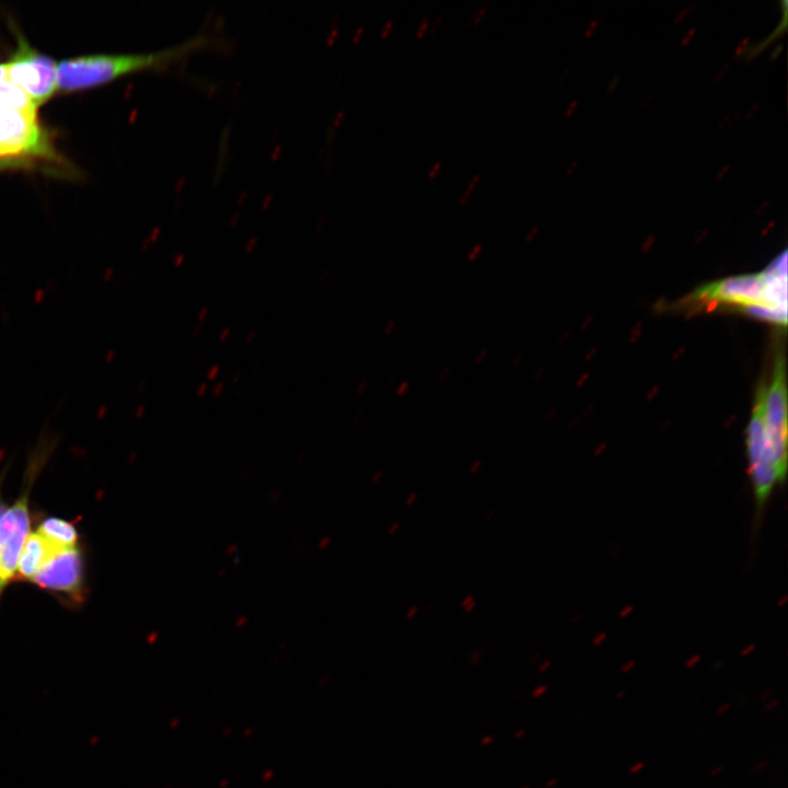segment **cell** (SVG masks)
Masks as SVG:
<instances>
[{"label": "cell", "mask_w": 788, "mask_h": 788, "mask_svg": "<svg viewBox=\"0 0 788 788\" xmlns=\"http://www.w3.org/2000/svg\"><path fill=\"white\" fill-rule=\"evenodd\" d=\"M772 695H773V690H766L764 692H761L757 698L761 702H767L770 699Z\"/></svg>", "instance_id": "obj_16"}, {"label": "cell", "mask_w": 788, "mask_h": 788, "mask_svg": "<svg viewBox=\"0 0 788 788\" xmlns=\"http://www.w3.org/2000/svg\"><path fill=\"white\" fill-rule=\"evenodd\" d=\"M626 695V690H621L616 693L615 698L621 699Z\"/></svg>", "instance_id": "obj_24"}, {"label": "cell", "mask_w": 788, "mask_h": 788, "mask_svg": "<svg viewBox=\"0 0 788 788\" xmlns=\"http://www.w3.org/2000/svg\"><path fill=\"white\" fill-rule=\"evenodd\" d=\"M768 764H769V760H768V758H765V760L760 761V762L753 767L752 773L756 774V773H760V772L764 770V769L768 766Z\"/></svg>", "instance_id": "obj_14"}, {"label": "cell", "mask_w": 788, "mask_h": 788, "mask_svg": "<svg viewBox=\"0 0 788 788\" xmlns=\"http://www.w3.org/2000/svg\"><path fill=\"white\" fill-rule=\"evenodd\" d=\"M485 10H486L485 8H482V9L479 10V12H478V13L476 14V16H475L476 20L474 21V23H477V22L480 20V18H482L483 14L485 13Z\"/></svg>", "instance_id": "obj_22"}, {"label": "cell", "mask_w": 788, "mask_h": 788, "mask_svg": "<svg viewBox=\"0 0 788 788\" xmlns=\"http://www.w3.org/2000/svg\"><path fill=\"white\" fill-rule=\"evenodd\" d=\"M779 705H780V699H779V698H770V699L767 700V703L765 704L764 709H765L766 711H772V710L776 709Z\"/></svg>", "instance_id": "obj_13"}, {"label": "cell", "mask_w": 788, "mask_h": 788, "mask_svg": "<svg viewBox=\"0 0 788 788\" xmlns=\"http://www.w3.org/2000/svg\"><path fill=\"white\" fill-rule=\"evenodd\" d=\"M392 25H393V21H389V22L384 25L383 31L381 32V36H382V37H386V36H387L389 31L392 28Z\"/></svg>", "instance_id": "obj_20"}, {"label": "cell", "mask_w": 788, "mask_h": 788, "mask_svg": "<svg viewBox=\"0 0 788 788\" xmlns=\"http://www.w3.org/2000/svg\"><path fill=\"white\" fill-rule=\"evenodd\" d=\"M730 708H731V704L729 702L722 703L720 706L717 707L716 714L718 716H721V715L726 714L727 711H729Z\"/></svg>", "instance_id": "obj_15"}, {"label": "cell", "mask_w": 788, "mask_h": 788, "mask_svg": "<svg viewBox=\"0 0 788 788\" xmlns=\"http://www.w3.org/2000/svg\"><path fill=\"white\" fill-rule=\"evenodd\" d=\"M37 587L62 595L72 603L84 599V564L77 547L54 553L31 579Z\"/></svg>", "instance_id": "obj_6"}, {"label": "cell", "mask_w": 788, "mask_h": 788, "mask_svg": "<svg viewBox=\"0 0 788 788\" xmlns=\"http://www.w3.org/2000/svg\"><path fill=\"white\" fill-rule=\"evenodd\" d=\"M56 445L51 437L46 434L39 437L28 456L24 489L0 517V596L18 571L20 555L28 536V502L32 486Z\"/></svg>", "instance_id": "obj_2"}, {"label": "cell", "mask_w": 788, "mask_h": 788, "mask_svg": "<svg viewBox=\"0 0 788 788\" xmlns=\"http://www.w3.org/2000/svg\"><path fill=\"white\" fill-rule=\"evenodd\" d=\"M18 47L5 65V79L20 88L38 107L57 90V65L49 56L34 49L21 33Z\"/></svg>", "instance_id": "obj_3"}, {"label": "cell", "mask_w": 788, "mask_h": 788, "mask_svg": "<svg viewBox=\"0 0 788 788\" xmlns=\"http://www.w3.org/2000/svg\"><path fill=\"white\" fill-rule=\"evenodd\" d=\"M427 27H428V20H427V18H425L417 30V37H421Z\"/></svg>", "instance_id": "obj_17"}, {"label": "cell", "mask_w": 788, "mask_h": 788, "mask_svg": "<svg viewBox=\"0 0 788 788\" xmlns=\"http://www.w3.org/2000/svg\"><path fill=\"white\" fill-rule=\"evenodd\" d=\"M743 311L754 317H758L762 320H766L769 322H773L778 325L786 326L787 324V311L780 310L770 305H762V304H755V305H749L745 308H742Z\"/></svg>", "instance_id": "obj_10"}, {"label": "cell", "mask_w": 788, "mask_h": 788, "mask_svg": "<svg viewBox=\"0 0 788 788\" xmlns=\"http://www.w3.org/2000/svg\"><path fill=\"white\" fill-rule=\"evenodd\" d=\"M644 768H645V763H644V762H636V763L631 764V765L628 767V773H629L630 775H637V774H639Z\"/></svg>", "instance_id": "obj_12"}, {"label": "cell", "mask_w": 788, "mask_h": 788, "mask_svg": "<svg viewBox=\"0 0 788 788\" xmlns=\"http://www.w3.org/2000/svg\"><path fill=\"white\" fill-rule=\"evenodd\" d=\"M215 35L199 31L177 44L149 53L99 54L65 59L57 65V90L69 93L100 86L134 72L167 70L194 51L220 46V39Z\"/></svg>", "instance_id": "obj_1"}, {"label": "cell", "mask_w": 788, "mask_h": 788, "mask_svg": "<svg viewBox=\"0 0 788 788\" xmlns=\"http://www.w3.org/2000/svg\"><path fill=\"white\" fill-rule=\"evenodd\" d=\"M633 665H634V662H628L627 664H625V665L623 667L622 671H623L624 673H626V672H628V671L633 668Z\"/></svg>", "instance_id": "obj_23"}, {"label": "cell", "mask_w": 788, "mask_h": 788, "mask_svg": "<svg viewBox=\"0 0 788 788\" xmlns=\"http://www.w3.org/2000/svg\"><path fill=\"white\" fill-rule=\"evenodd\" d=\"M36 533L61 549L78 546L79 533L76 526L61 518L47 517L43 519Z\"/></svg>", "instance_id": "obj_9"}, {"label": "cell", "mask_w": 788, "mask_h": 788, "mask_svg": "<svg viewBox=\"0 0 788 788\" xmlns=\"http://www.w3.org/2000/svg\"><path fill=\"white\" fill-rule=\"evenodd\" d=\"M478 179H479V174L474 175V177L471 179V182L468 183V186H467L465 193H464L463 196L460 198V204H461V205L464 204V202L467 200V198H468L472 189L475 187V185H476V183H477Z\"/></svg>", "instance_id": "obj_11"}, {"label": "cell", "mask_w": 788, "mask_h": 788, "mask_svg": "<svg viewBox=\"0 0 788 788\" xmlns=\"http://www.w3.org/2000/svg\"><path fill=\"white\" fill-rule=\"evenodd\" d=\"M439 170H440V163H436L433 165V167L428 172V176L433 177Z\"/></svg>", "instance_id": "obj_21"}, {"label": "cell", "mask_w": 788, "mask_h": 788, "mask_svg": "<svg viewBox=\"0 0 788 788\" xmlns=\"http://www.w3.org/2000/svg\"><path fill=\"white\" fill-rule=\"evenodd\" d=\"M764 428L777 480L784 482L787 472V385L786 359L781 351L776 354L772 380L765 389Z\"/></svg>", "instance_id": "obj_4"}, {"label": "cell", "mask_w": 788, "mask_h": 788, "mask_svg": "<svg viewBox=\"0 0 788 788\" xmlns=\"http://www.w3.org/2000/svg\"><path fill=\"white\" fill-rule=\"evenodd\" d=\"M723 770H725V767L722 765H717L709 770V775L711 777H716V776L720 775Z\"/></svg>", "instance_id": "obj_18"}, {"label": "cell", "mask_w": 788, "mask_h": 788, "mask_svg": "<svg viewBox=\"0 0 788 788\" xmlns=\"http://www.w3.org/2000/svg\"><path fill=\"white\" fill-rule=\"evenodd\" d=\"M59 549L61 548L54 546L38 533L28 534L19 559V576L31 580L46 560Z\"/></svg>", "instance_id": "obj_8"}, {"label": "cell", "mask_w": 788, "mask_h": 788, "mask_svg": "<svg viewBox=\"0 0 788 788\" xmlns=\"http://www.w3.org/2000/svg\"><path fill=\"white\" fill-rule=\"evenodd\" d=\"M766 385H758L752 416L746 428V450L754 497L757 507H763L777 480L768 453L764 428V399Z\"/></svg>", "instance_id": "obj_5"}, {"label": "cell", "mask_w": 788, "mask_h": 788, "mask_svg": "<svg viewBox=\"0 0 788 788\" xmlns=\"http://www.w3.org/2000/svg\"><path fill=\"white\" fill-rule=\"evenodd\" d=\"M765 279L762 273L729 277L706 283L693 293L704 302L735 304L742 308L767 305L764 298Z\"/></svg>", "instance_id": "obj_7"}, {"label": "cell", "mask_w": 788, "mask_h": 788, "mask_svg": "<svg viewBox=\"0 0 788 788\" xmlns=\"http://www.w3.org/2000/svg\"><path fill=\"white\" fill-rule=\"evenodd\" d=\"M3 475H4V473L0 476V517H1V514L3 513V511L5 510V505H4V501H3V498H2V490H1L2 482H3Z\"/></svg>", "instance_id": "obj_19"}]
</instances>
